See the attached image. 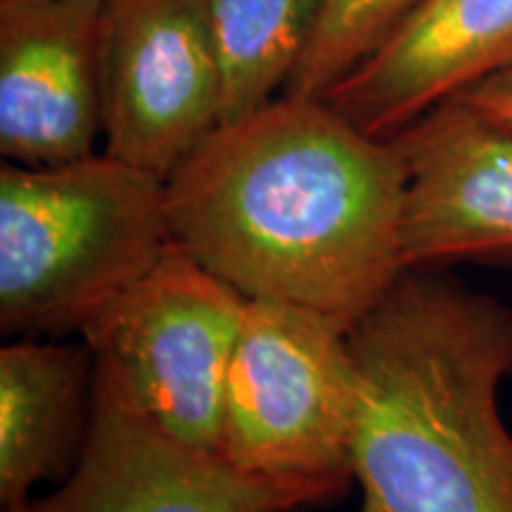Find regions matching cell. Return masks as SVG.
Listing matches in <instances>:
<instances>
[{"mask_svg":"<svg viewBox=\"0 0 512 512\" xmlns=\"http://www.w3.org/2000/svg\"><path fill=\"white\" fill-rule=\"evenodd\" d=\"M174 242L166 181L102 152L0 169V328L81 332Z\"/></svg>","mask_w":512,"mask_h":512,"instance_id":"obj_3","label":"cell"},{"mask_svg":"<svg viewBox=\"0 0 512 512\" xmlns=\"http://www.w3.org/2000/svg\"><path fill=\"white\" fill-rule=\"evenodd\" d=\"M453 98L470 107L482 119L512 133V67L486 76Z\"/></svg>","mask_w":512,"mask_h":512,"instance_id":"obj_14","label":"cell"},{"mask_svg":"<svg viewBox=\"0 0 512 512\" xmlns=\"http://www.w3.org/2000/svg\"><path fill=\"white\" fill-rule=\"evenodd\" d=\"M19 512H24V510H19Z\"/></svg>","mask_w":512,"mask_h":512,"instance_id":"obj_16","label":"cell"},{"mask_svg":"<svg viewBox=\"0 0 512 512\" xmlns=\"http://www.w3.org/2000/svg\"><path fill=\"white\" fill-rule=\"evenodd\" d=\"M406 166L323 98L223 121L166 178L171 235L247 299L351 328L403 268Z\"/></svg>","mask_w":512,"mask_h":512,"instance_id":"obj_1","label":"cell"},{"mask_svg":"<svg viewBox=\"0 0 512 512\" xmlns=\"http://www.w3.org/2000/svg\"><path fill=\"white\" fill-rule=\"evenodd\" d=\"M358 512H512V309L406 268L347 332Z\"/></svg>","mask_w":512,"mask_h":512,"instance_id":"obj_2","label":"cell"},{"mask_svg":"<svg viewBox=\"0 0 512 512\" xmlns=\"http://www.w3.org/2000/svg\"><path fill=\"white\" fill-rule=\"evenodd\" d=\"M422 3L425 0H323L309 46L283 93L323 98Z\"/></svg>","mask_w":512,"mask_h":512,"instance_id":"obj_13","label":"cell"},{"mask_svg":"<svg viewBox=\"0 0 512 512\" xmlns=\"http://www.w3.org/2000/svg\"><path fill=\"white\" fill-rule=\"evenodd\" d=\"M91 349L36 339L0 349V505L19 512L46 479L72 472L93 415Z\"/></svg>","mask_w":512,"mask_h":512,"instance_id":"obj_11","label":"cell"},{"mask_svg":"<svg viewBox=\"0 0 512 512\" xmlns=\"http://www.w3.org/2000/svg\"><path fill=\"white\" fill-rule=\"evenodd\" d=\"M335 501L323 486L252 475L214 448L174 437L95 370L79 460L24 512H292Z\"/></svg>","mask_w":512,"mask_h":512,"instance_id":"obj_7","label":"cell"},{"mask_svg":"<svg viewBox=\"0 0 512 512\" xmlns=\"http://www.w3.org/2000/svg\"><path fill=\"white\" fill-rule=\"evenodd\" d=\"M512 67V0H425L323 95L373 138Z\"/></svg>","mask_w":512,"mask_h":512,"instance_id":"obj_10","label":"cell"},{"mask_svg":"<svg viewBox=\"0 0 512 512\" xmlns=\"http://www.w3.org/2000/svg\"><path fill=\"white\" fill-rule=\"evenodd\" d=\"M245 304L247 297L171 242L79 335L95 370L147 418L216 451Z\"/></svg>","mask_w":512,"mask_h":512,"instance_id":"obj_5","label":"cell"},{"mask_svg":"<svg viewBox=\"0 0 512 512\" xmlns=\"http://www.w3.org/2000/svg\"><path fill=\"white\" fill-rule=\"evenodd\" d=\"M292 512H299V510H292Z\"/></svg>","mask_w":512,"mask_h":512,"instance_id":"obj_15","label":"cell"},{"mask_svg":"<svg viewBox=\"0 0 512 512\" xmlns=\"http://www.w3.org/2000/svg\"><path fill=\"white\" fill-rule=\"evenodd\" d=\"M347 332L306 306L247 299L216 451L252 475L347 496L356 418Z\"/></svg>","mask_w":512,"mask_h":512,"instance_id":"obj_4","label":"cell"},{"mask_svg":"<svg viewBox=\"0 0 512 512\" xmlns=\"http://www.w3.org/2000/svg\"><path fill=\"white\" fill-rule=\"evenodd\" d=\"M392 140L406 166L403 268L512 264V133L448 98Z\"/></svg>","mask_w":512,"mask_h":512,"instance_id":"obj_8","label":"cell"},{"mask_svg":"<svg viewBox=\"0 0 512 512\" xmlns=\"http://www.w3.org/2000/svg\"><path fill=\"white\" fill-rule=\"evenodd\" d=\"M223 74V121L247 117L285 88L323 0H207Z\"/></svg>","mask_w":512,"mask_h":512,"instance_id":"obj_12","label":"cell"},{"mask_svg":"<svg viewBox=\"0 0 512 512\" xmlns=\"http://www.w3.org/2000/svg\"><path fill=\"white\" fill-rule=\"evenodd\" d=\"M223 74L207 0H105V152L169 178L221 124Z\"/></svg>","mask_w":512,"mask_h":512,"instance_id":"obj_6","label":"cell"},{"mask_svg":"<svg viewBox=\"0 0 512 512\" xmlns=\"http://www.w3.org/2000/svg\"><path fill=\"white\" fill-rule=\"evenodd\" d=\"M105 0H0V152L53 166L102 136Z\"/></svg>","mask_w":512,"mask_h":512,"instance_id":"obj_9","label":"cell"}]
</instances>
